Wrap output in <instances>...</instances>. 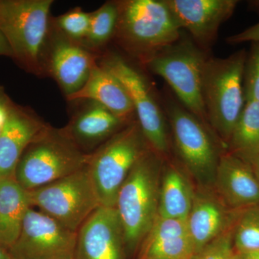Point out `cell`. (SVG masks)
I'll return each mask as SVG.
<instances>
[{
  "label": "cell",
  "mask_w": 259,
  "mask_h": 259,
  "mask_svg": "<svg viewBox=\"0 0 259 259\" xmlns=\"http://www.w3.org/2000/svg\"><path fill=\"white\" fill-rule=\"evenodd\" d=\"M165 159L150 148L136 162L117 194L115 208L123 229L128 259L137 258L157 218Z\"/></svg>",
  "instance_id": "obj_1"
},
{
  "label": "cell",
  "mask_w": 259,
  "mask_h": 259,
  "mask_svg": "<svg viewBox=\"0 0 259 259\" xmlns=\"http://www.w3.org/2000/svg\"><path fill=\"white\" fill-rule=\"evenodd\" d=\"M117 3L118 18L112 39L141 64L183 33L165 0Z\"/></svg>",
  "instance_id": "obj_2"
},
{
  "label": "cell",
  "mask_w": 259,
  "mask_h": 259,
  "mask_svg": "<svg viewBox=\"0 0 259 259\" xmlns=\"http://www.w3.org/2000/svg\"><path fill=\"white\" fill-rule=\"evenodd\" d=\"M244 49L226 58L208 56L202 76V98L209 125L227 149L245 103Z\"/></svg>",
  "instance_id": "obj_3"
},
{
  "label": "cell",
  "mask_w": 259,
  "mask_h": 259,
  "mask_svg": "<svg viewBox=\"0 0 259 259\" xmlns=\"http://www.w3.org/2000/svg\"><path fill=\"white\" fill-rule=\"evenodd\" d=\"M179 162L204 187L214 184L224 146L212 129L166 94L161 100Z\"/></svg>",
  "instance_id": "obj_4"
},
{
  "label": "cell",
  "mask_w": 259,
  "mask_h": 259,
  "mask_svg": "<svg viewBox=\"0 0 259 259\" xmlns=\"http://www.w3.org/2000/svg\"><path fill=\"white\" fill-rule=\"evenodd\" d=\"M53 0H0V31L11 59L28 73L45 74L44 53Z\"/></svg>",
  "instance_id": "obj_5"
},
{
  "label": "cell",
  "mask_w": 259,
  "mask_h": 259,
  "mask_svg": "<svg viewBox=\"0 0 259 259\" xmlns=\"http://www.w3.org/2000/svg\"><path fill=\"white\" fill-rule=\"evenodd\" d=\"M89 156L62 129L47 124L25 148L14 177L25 190H34L82 169Z\"/></svg>",
  "instance_id": "obj_6"
},
{
  "label": "cell",
  "mask_w": 259,
  "mask_h": 259,
  "mask_svg": "<svg viewBox=\"0 0 259 259\" xmlns=\"http://www.w3.org/2000/svg\"><path fill=\"white\" fill-rule=\"evenodd\" d=\"M207 57V53L190 36L182 33L177 41L163 48L142 65L153 74L163 78L177 100L210 127L202 90L204 66Z\"/></svg>",
  "instance_id": "obj_7"
},
{
  "label": "cell",
  "mask_w": 259,
  "mask_h": 259,
  "mask_svg": "<svg viewBox=\"0 0 259 259\" xmlns=\"http://www.w3.org/2000/svg\"><path fill=\"white\" fill-rule=\"evenodd\" d=\"M150 148L136 119L90 153L87 168L100 206L115 207L122 184Z\"/></svg>",
  "instance_id": "obj_8"
},
{
  "label": "cell",
  "mask_w": 259,
  "mask_h": 259,
  "mask_svg": "<svg viewBox=\"0 0 259 259\" xmlns=\"http://www.w3.org/2000/svg\"><path fill=\"white\" fill-rule=\"evenodd\" d=\"M100 64L123 85L134 106L136 120L150 147L168 158L171 147L168 121L161 100L147 78L117 54H107Z\"/></svg>",
  "instance_id": "obj_9"
},
{
  "label": "cell",
  "mask_w": 259,
  "mask_h": 259,
  "mask_svg": "<svg viewBox=\"0 0 259 259\" xmlns=\"http://www.w3.org/2000/svg\"><path fill=\"white\" fill-rule=\"evenodd\" d=\"M28 194L32 207L74 232L100 206L87 166Z\"/></svg>",
  "instance_id": "obj_10"
},
{
  "label": "cell",
  "mask_w": 259,
  "mask_h": 259,
  "mask_svg": "<svg viewBox=\"0 0 259 259\" xmlns=\"http://www.w3.org/2000/svg\"><path fill=\"white\" fill-rule=\"evenodd\" d=\"M76 238L77 232L30 207L8 251L12 259H74Z\"/></svg>",
  "instance_id": "obj_11"
},
{
  "label": "cell",
  "mask_w": 259,
  "mask_h": 259,
  "mask_svg": "<svg viewBox=\"0 0 259 259\" xmlns=\"http://www.w3.org/2000/svg\"><path fill=\"white\" fill-rule=\"evenodd\" d=\"M74 259H128L115 207L100 206L80 227Z\"/></svg>",
  "instance_id": "obj_12"
},
{
  "label": "cell",
  "mask_w": 259,
  "mask_h": 259,
  "mask_svg": "<svg viewBox=\"0 0 259 259\" xmlns=\"http://www.w3.org/2000/svg\"><path fill=\"white\" fill-rule=\"evenodd\" d=\"M182 30L207 53L217 38L220 27L231 18L237 0H165Z\"/></svg>",
  "instance_id": "obj_13"
},
{
  "label": "cell",
  "mask_w": 259,
  "mask_h": 259,
  "mask_svg": "<svg viewBox=\"0 0 259 259\" xmlns=\"http://www.w3.org/2000/svg\"><path fill=\"white\" fill-rule=\"evenodd\" d=\"M54 37L44 67L67 98L79 91L88 81L98 56L59 32Z\"/></svg>",
  "instance_id": "obj_14"
},
{
  "label": "cell",
  "mask_w": 259,
  "mask_h": 259,
  "mask_svg": "<svg viewBox=\"0 0 259 259\" xmlns=\"http://www.w3.org/2000/svg\"><path fill=\"white\" fill-rule=\"evenodd\" d=\"M214 185L227 207L245 209L259 205V180L250 165L224 151L218 163Z\"/></svg>",
  "instance_id": "obj_15"
},
{
  "label": "cell",
  "mask_w": 259,
  "mask_h": 259,
  "mask_svg": "<svg viewBox=\"0 0 259 259\" xmlns=\"http://www.w3.org/2000/svg\"><path fill=\"white\" fill-rule=\"evenodd\" d=\"M86 102L73 115L69 123L61 129L81 151L89 154L129 122L96 102Z\"/></svg>",
  "instance_id": "obj_16"
},
{
  "label": "cell",
  "mask_w": 259,
  "mask_h": 259,
  "mask_svg": "<svg viewBox=\"0 0 259 259\" xmlns=\"http://www.w3.org/2000/svg\"><path fill=\"white\" fill-rule=\"evenodd\" d=\"M46 125L33 110L15 102L0 134V179L14 177L25 148Z\"/></svg>",
  "instance_id": "obj_17"
},
{
  "label": "cell",
  "mask_w": 259,
  "mask_h": 259,
  "mask_svg": "<svg viewBox=\"0 0 259 259\" xmlns=\"http://www.w3.org/2000/svg\"><path fill=\"white\" fill-rule=\"evenodd\" d=\"M203 188L194 192L192 207L186 220L195 253L233 226L228 207L207 187Z\"/></svg>",
  "instance_id": "obj_18"
},
{
  "label": "cell",
  "mask_w": 259,
  "mask_h": 259,
  "mask_svg": "<svg viewBox=\"0 0 259 259\" xmlns=\"http://www.w3.org/2000/svg\"><path fill=\"white\" fill-rule=\"evenodd\" d=\"M194 254L187 221L158 214L136 259H192Z\"/></svg>",
  "instance_id": "obj_19"
},
{
  "label": "cell",
  "mask_w": 259,
  "mask_h": 259,
  "mask_svg": "<svg viewBox=\"0 0 259 259\" xmlns=\"http://www.w3.org/2000/svg\"><path fill=\"white\" fill-rule=\"evenodd\" d=\"M69 101L96 102L126 122L136 120L132 102L123 85L100 64L94 66L88 81Z\"/></svg>",
  "instance_id": "obj_20"
},
{
  "label": "cell",
  "mask_w": 259,
  "mask_h": 259,
  "mask_svg": "<svg viewBox=\"0 0 259 259\" xmlns=\"http://www.w3.org/2000/svg\"><path fill=\"white\" fill-rule=\"evenodd\" d=\"M166 159L162 168L158 214L186 221L192 207L194 191L183 168L178 163Z\"/></svg>",
  "instance_id": "obj_21"
},
{
  "label": "cell",
  "mask_w": 259,
  "mask_h": 259,
  "mask_svg": "<svg viewBox=\"0 0 259 259\" xmlns=\"http://www.w3.org/2000/svg\"><path fill=\"white\" fill-rule=\"evenodd\" d=\"M30 207L28 191L14 177L0 179V245L5 249L9 250L18 239Z\"/></svg>",
  "instance_id": "obj_22"
},
{
  "label": "cell",
  "mask_w": 259,
  "mask_h": 259,
  "mask_svg": "<svg viewBox=\"0 0 259 259\" xmlns=\"http://www.w3.org/2000/svg\"><path fill=\"white\" fill-rule=\"evenodd\" d=\"M259 151V102L245 100L244 107L237 122L227 151L243 158Z\"/></svg>",
  "instance_id": "obj_23"
},
{
  "label": "cell",
  "mask_w": 259,
  "mask_h": 259,
  "mask_svg": "<svg viewBox=\"0 0 259 259\" xmlns=\"http://www.w3.org/2000/svg\"><path fill=\"white\" fill-rule=\"evenodd\" d=\"M118 18L117 1L107 2L91 13L88 36L82 46L89 50L100 49L113 37Z\"/></svg>",
  "instance_id": "obj_24"
},
{
  "label": "cell",
  "mask_w": 259,
  "mask_h": 259,
  "mask_svg": "<svg viewBox=\"0 0 259 259\" xmlns=\"http://www.w3.org/2000/svg\"><path fill=\"white\" fill-rule=\"evenodd\" d=\"M233 226L236 253L259 249V205L243 209Z\"/></svg>",
  "instance_id": "obj_25"
},
{
  "label": "cell",
  "mask_w": 259,
  "mask_h": 259,
  "mask_svg": "<svg viewBox=\"0 0 259 259\" xmlns=\"http://www.w3.org/2000/svg\"><path fill=\"white\" fill-rule=\"evenodd\" d=\"M91 13L76 8L60 15L54 20L58 32L66 38L82 45L88 36Z\"/></svg>",
  "instance_id": "obj_26"
},
{
  "label": "cell",
  "mask_w": 259,
  "mask_h": 259,
  "mask_svg": "<svg viewBox=\"0 0 259 259\" xmlns=\"http://www.w3.org/2000/svg\"><path fill=\"white\" fill-rule=\"evenodd\" d=\"M233 226L198 250L192 259H236Z\"/></svg>",
  "instance_id": "obj_27"
},
{
  "label": "cell",
  "mask_w": 259,
  "mask_h": 259,
  "mask_svg": "<svg viewBox=\"0 0 259 259\" xmlns=\"http://www.w3.org/2000/svg\"><path fill=\"white\" fill-rule=\"evenodd\" d=\"M245 100L259 102V42H252L244 71Z\"/></svg>",
  "instance_id": "obj_28"
},
{
  "label": "cell",
  "mask_w": 259,
  "mask_h": 259,
  "mask_svg": "<svg viewBox=\"0 0 259 259\" xmlns=\"http://www.w3.org/2000/svg\"><path fill=\"white\" fill-rule=\"evenodd\" d=\"M229 44H240L243 42H259V23L252 25L241 32L227 37Z\"/></svg>",
  "instance_id": "obj_29"
},
{
  "label": "cell",
  "mask_w": 259,
  "mask_h": 259,
  "mask_svg": "<svg viewBox=\"0 0 259 259\" xmlns=\"http://www.w3.org/2000/svg\"><path fill=\"white\" fill-rule=\"evenodd\" d=\"M14 103L5 91L4 87L0 84V134L8 122Z\"/></svg>",
  "instance_id": "obj_30"
},
{
  "label": "cell",
  "mask_w": 259,
  "mask_h": 259,
  "mask_svg": "<svg viewBox=\"0 0 259 259\" xmlns=\"http://www.w3.org/2000/svg\"><path fill=\"white\" fill-rule=\"evenodd\" d=\"M241 158L250 165L259 180V151Z\"/></svg>",
  "instance_id": "obj_31"
},
{
  "label": "cell",
  "mask_w": 259,
  "mask_h": 259,
  "mask_svg": "<svg viewBox=\"0 0 259 259\" xmlns=\"http://www.w3.org/2000/svg\"><path fill=\"white\" fill-rule=\"evenodd\" d=\"M0 56L12 58V51L3 34L0 31Z\"/></svg>",
  "instance_id": "obj_32"
},
{
  "label": "cell",
  "mask_w": 259,
  "mask_h": 259,
  "mask_svg": "<svg viewBox=\"0 0 259 259\" xmlns=\"http://www.w3.org/2000/svg\"><path fill=\"white\" fill-rule=\"evenodd\" d=\"M236 259H259V249L245 253H236Z\"/></svg>",
  "instance_id": "obj_33"
},
{
  "label": "cell",
  "mask_w": 259,
  "mask_h": 259,
  "mask_svg": "<svg viewBox=\"0 0 259 259\" xmlns=\"http://www.w3.org/2000/svg\"><path fill=\"white\" fill-rule=\"evenodd\" d=\"M0 259H12L9 251L0 245Z\"/></svg>",
  "instance_id": "obj_34"
},
{
  "label": "cell",
  "mask_w": 259,
  "mask_h": 259,
  "mask_svg": "<svg viewBox=\"0 0 259 259\" xmlns=\"http://www.w3.org/2000/svg\"><path fill=\"white\" fill-rule=\"evenodd\" d=\"M145 259H150V258H145Z\"/></svg>",
  "instance_id": "obj_35"
}]
</instances>
